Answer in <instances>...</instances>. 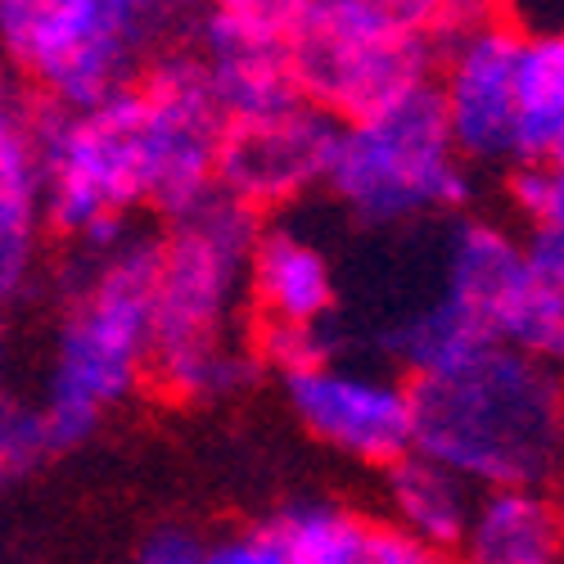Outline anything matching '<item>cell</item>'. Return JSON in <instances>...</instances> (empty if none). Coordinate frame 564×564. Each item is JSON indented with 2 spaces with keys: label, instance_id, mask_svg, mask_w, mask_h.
Instances as JSON below:
<instances>
[{
  "label": "cell",
  "instance_id": "obj_1",
  "mask_svg": "<svg viewBox=\"0 0 564 564\" xmlns=\"http://www.w3.org/2000/svg\"><path fill=\"white\" fill-rule=\"evenodd\" d=\"M262 221L221 191L159 235V325L150 384L172 402H213L249 389L262 361L253 352L249 267Z\"/></svg>",
  "mask_w": 564,
  "mask_h": 564
},
{
  "label": "cell",
  "instance_id": "obj_2",
  "mask_svg": "<svg viewBox=\"0 0 564 564\" xmlns=\"http://www.w3.org/2000/svg\"><path fill=\"white\" fill-rule=\"evenodd\" d=\"M415 452L479 492H564V370L492 344L415 380Z\"/></svg>",
  "mask_w": 564,
  "mask_h": 564
},
{
  "label": "cell",
  "instance_id": "obj_3",
  "mask_svg": "<svg viewBox=\"0 0 564 564\" xmlns=\"http://www.w3.org/2000/svg\"><path fill=\"white\" fill-rule=\"evenodd\" d=\"M86 267L55 335L45 415L59 452L86 443L100 420L150 380L159 325V240L122 235L109 249H82Z\"/></svg>",
  "mask_w": 564,
  "mask_h": 564
},
{
  "label": "cell",
  "instance_id": "obj_4",
  "mask_svg": "<svg viewBox=\"0 0 564 564\" xmlns=\"http://www.w3.org/2000/svg\"><path fill=\"white\" fill-rule=\"evenodd\" d=\"M204 0H0V64L41 105L86 109L191 45Z\"/></svg>",
  "mask_w": 564,
  "mask_h": 564
},
{
  "label": "cell",
  "instance_id": "obj_5",
  "mask_svg": "<svg viewBox=\"0 0 564 564\" xmlns=\"http://www.w3.org/2000/svg\"><path fill=\"white\" fill-rule=\"evenodd\" d=\"M45 226L82 249H109L127 235V217L154 204V140L140 86L118 96L41 113Z\"/></svg>",
  "mask_w": 564,
  "mask_h": 564
},
{
  "label": "cell",
  "instance_id": "obj_6",
  "mask_svg": "<svg viewBox=\"0 0 564 564\" xmlns=\"http://www.w3.org/2000/svg\"><path fill=\"white\" fill-rule=\"evenodd\" d=\"M325 191L357 226H411L460 213L475 181L452 140L438 90L425 86L361 122H344Z\"/></svg>",
  "mask_w": 564,
  "mask_h": 564
},
{
  "label": "cell",
  "instance_id": "obj_7",
  "mask_svg": "<svg viewBox=\"0 0 564 564\" xmlns=\"http://www.w3.org/2000/svg\"><path fill=\"white\" fill-rule=\"evenodd\" d=\"M303 100L339 122H361L434 86L438 45L384 0H312L290 36Z\"/></svg>",
  "mask_w": 564,
  "mask_h": 564
},
{
  "label": "cell",
  "instance_id": "obj_8",
  "mask_svg": "<svg viewBox=\"0 0 564 564\" xmlns=\"http://www.w3.org/2000/svg\"><path fill=\"white\" fill-rule=\"evenodd\" d=\"M520 51L524 28L506 10L438 45L434 90L469 167L520 163Z\"/></svg>",
  "mask_w": 564,
  "mask_h": 564
},
{
  "label": "cell",
  "instance_id": "obj_9",
  "mask_svg": "<svg viewBox=\"0 0 564 564\" xmlns=\"http://www.w3.org/2000/svg\"><path fill=\"white\" fill-rule=\"evenodd\" d=\"M154 140V213L185 217L217 195V150L226 135V109L213 90L204 55L176 45L140 73Z\"/></svg>",
  "mask_w": 564,
  "mask_h": 564
},
{
  "label": "cell",
  "instance_id": "obj_10",
  "mask_svg": "<svg viewBox=\"0 0 564 564\" xmlns=\"http://www.w3.org/2000/svg\"><path fill=\"white\" fill-rule=\"evenodd\" d=\"M285 398L316 443L357 465L389 469L415 452V384L402 370L330 357L285 375Z\"/></svg>",
  "mask_w": 564,
  "mask_h": 564
},
{
  "label": "cell",
  "instance_id": "obj_11",
  "mask_svg": "<svg viewBox=\"0 0 564 564\" xmlns=\"http://www.w3.org/2000/svg\"><path fill=\"white\" fill-rule=\"evenodd\" d=\"M344 122L294 100L258 118H230L217 150V191L249 213H275L312 191H325Z\"/></svg>",
  "mask_w": 564,
  "mask_h": 564
},
{
  "label": "cell",
  "instance_id": "obj_12",
  "mask_svg": "<svg viewBox=\"0 0 564 564\" xmlns=\"http://www.w3.org/2000/svg\"><path fill=\"white\" fill-rule=\"evenodd\" d=\"M45 105L0 64V303L28 290L45 226Z\"/></svg>",
  "mask_w": 564,
  "mask_h": 564
},
{
  "label": "cell",
  "instance_id": "obj_13",
  "mask_svg": "<svg viewBox=\"0 0 564 564\" xmlns=\"http://www.w3.org/2000/svg\"><path fill=\"white\" fill-rule=\"evenodd\" d=\"M533 267L524 235H510L492 217H456L443 245V299H452L479 330L501 344V325L529 290Z\"/></svg>",
  "mask_w": 564,
  "mask_h": 564
},
{
  "label": "cell",
  "instance_id": "obj_14",
  "mask_svg": "<svg viewBox=\"0 0 564 564\" xmlns=\"http://www.w3.org/2000/svg\"><path fill=\"white\" fill-rule=\"evenodd\" d=\"M339 307L335 267L290 226H262L249 267V312L275 325H325Z\"/></svg>",
  "mask_w": 564,
  "mask_h": 564
},
{
  "label": "cell",
  "instance_id": "obj_15",
  "mask_svg": "<svg viewBox=\"0 0 564 564\" xmlns=\"http://www.w3.org/2000/svg\"><path fill=\"white\" fill-rule=\"evenodd\" d=\"M195 51L204 55V68L213 77V90L230 118H258L271 109H285L303 100L294 64H290V41H267L253 32H240L221 19L199 23Z\"/></svg>",
  "mask_w": 564,
  "mask_h": 564
},
{
  "label": "cell",
  "instance_id": "obj_16",
  "mask_svg": "<svg viewBox=\"0 0 564 564\" xmlns=\"http://www.w3.org/2000/svg\"><path fill=\"white\" fill-rule=\"evenodd\" d=\"M460 564H564V501L560 492H484L456 546Z\"/></svg>",
  "mask_w": 564,
  "mask_h": 564
},
{
  "label": "cell",
  "instance_id": "obj_17",
  "mask_svg": "<svg viewBox=\"0 0 564 564\" xmlns=\"http://www.w3.org/2000/svg\"><path fill=\"white\" fill-rule=\"evenodd\" d=\"M479 488L465 484L456 469H447L443 460L411 452L398 465L384 469V506H389V524L425 538L434 546L456 551L460 538L469 533V520L479 510Z\"/></svg>",
  "mask_w": 564,
  "mask_h": 564
},
{
  "label": "cell",
  "instance_id": "obj_18",
  "mask_svg": "<svg viewBox=\"0 0 564 564\" xmlns=\"http://www.w3.org/2000/svg\"><path fill=\"white\" fill-rule=\"evenodd\" d=\"M484 348H492V339L443 294L411 307L406 316L389 321L380 330V352L393 361V370L406 375L411 384L434 380V375H447L465 361H475Z\"/></svg>",
  "mask_w": 564,
  "mask_h": 564
},
{
  "label": "cell",
  "instance_id": "obj_19",
  "mask_svg": "<svg viewBox=\"0 0 564 564\" xmlns=\"http://www.w3.org/2000/svg\"><path fill=\"white\" fill-rule=\"evenodd\" d=\"M564 150V28L524 32L520 51V163ZM514 163V167H520Z\"/></svg>",
  "mask_w": 564,
  "mask_h": 564
},
{
  "label": "cell",
  "instance_id": "obj_20",
  "mask_svg": "<svg viewBox=\"0 0 564 564\" xmlns=\"http://www.w3.org/2000/svg\"><path fill=\"white\" fill-rule=\"evenodd\" d=\"M294 564H370L380 524L339 501H294L271 520Z\"/></svg>",
  "mask_w": 564,
  "mask_h": 564
},
{
  "label": "cell",
  "instance_id": "obj_21",
  "mask_svg": "<svg viewBox=\"0 0 564 564\" xmlns=\"http://www.w3.org/2000/svg\"><path fill=\"white\" fill-rule=\"evenodd\" d=\"M59 452L45 402L0 393V488H14Z\"/></svg>",
  "mask_w": 564,
  "mask_h": 564
},
{
  "label": "cell",
  "instance_id": "obj_22",
  "mask_svg": "<svg viewBox=\"0 0 564 564\" xmlns=\"http://www.w3.org/2000/svg\"><path fill=\"white\" fill-rule=\"evenodd\" d=\"M510 208L520 213L524 230H555L564 235V159H542V163H520L506 176Z\"/></svg>",
  "mask_w": 564,
  "mask_h": 564
},
{
  "label": "cell",
  "instance_id": "obj_23",
  "mask_svg": "<svg viewBox=\"0 0 564 564\" xmlns=\"http://www.w3.org/2000/svg\"><path fill=\"white\" fill-rule=\"evenodd\" d=\"M253 352L262 361V370L275 375H299L316 361H330V335L325 325H275V321H253Z\"/></svg>",
  "mask_w": 564,
  "mask_h": 564
},
{
  "label": "cell",
  "instance_id": "obj_24",
  "mask_svg": "<svg viewBox=\"0 0 564 564\" xmlns=\"http://www.w3.org/2000/svg\"><path fill=\"white\" fill-rule=\"evenodd\" d=\"M312 0H204V14L221 19L240 32L267 36V41H290L299 23L307 19Z\"/></svg>",
  "mask_w": 564,
  "mask_h": 564
},
{
  "label": "cell",
  "instance_id": "obj_25",
  "mask_svg": "<svg viewBox=\"0 0 564 564\" xmlns=\"http://www.w3.org/2000/svg\"><path fill=\"white\" fill-rule=\"evenodd\" d=\"M208 564H294V555L271 524H262L208 542Z\"/></svg>",
  "mask_w": 564,
  "mask_h": 564
},
{
  "label": "cell",
  "instance_id": "obj_26",
  "mask_svg": "<svg viewBox=\"0 0 564 564\" xmlns=\"http://www.w3.org/2000/svg\"><path fill=\"white\" fill-rule=\"evenodd\" d=\"M370 564H460V560L447 546H434V542L411 538L393 524H380L375 546H370Z\"/></svg>",
  "mask_w": 564,
  "mask_h": 564
},
{
  "label": "cell",
  "instance_id": "obj_27",
  "mask_svg": "<svg viewBox=\"0 0 564 564\" xmlns=\"http://www.w3.org/2000/svg\"><path fill=\"white\" fill-rule=\"evenodd\" d=\"M135 564H208V542H199L181 524H163L140 542Z\"/></svg>",
  "mask_w": 564,
  "mask_h": 564
},
{
  "label": "cell",
  "instance_id": "obj_28",
  "mask_svg": "<svg viewBox=\"0 0 564 564\" xmlns=\"http://www.w3.org/2000/svg\"><path fill=\"white\" fill-rule=\"evenodd\" d=\"M524 253H529V267L542 280L564 285V235H555V230H524Z\"/></svg>",
  "mask_w": 564,
  "mask_h": 564
},
{
  "label": "cell",
  "instance_id": "obj_29",
  "mask_svg": "<svg viewBox=\"0 0 564 564\" xmlns=\"http://www.w3.org/2000/svg\"><path fill=\"white\" fill-rule=\"evenodd\" d=\"M0 370H6V316H0Z\"/></svg>",
  "mask_w": 564,
  "mask_h": 564
},
{
  "label": "cell",
  "instance_id": "obj_30",
  "mask_svg": "<svg viewBox=\"0 0 564 564\" xmlns=\"http://www.w3.org/2000/svg\"><path fill=\"white\" fill-rule=\"evenodd\" d=\"M560 159H564V150H560Z\"/></svg>",
  "mask_w": 564,
  "mask_h": 564
}]
</instances>
